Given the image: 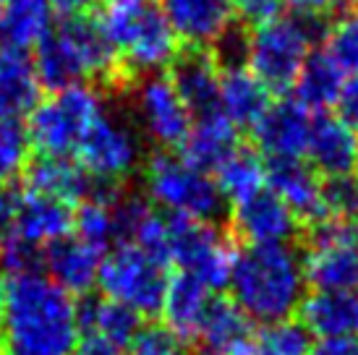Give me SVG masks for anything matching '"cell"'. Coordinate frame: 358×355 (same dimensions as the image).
<instances>
[{
  "mask_svg": "<svg viewBox=\"0 0 358 355\" xmlns=\"http://www.w3.org/2000/svg\"><path fill=\"white\" fill-rule=\"evenodd\" d=\"M73 298L42 275L10 277L0 326V355H73Z\"/></svg>",
  "mask_w": 358,
  "mask_h": 355,
  "instance_id": "cell-1",
  "label": "cell"
},
{
  "mask_svg": "<svg viewBox=\"0 0 358 355\" xmlns=\"http://www.w3.org/2000/svg\"><path fill=\"white\" fill-rule=\"evenodd\" d=\"M230 287V298L254 324L272 326L288 321L301 303V256L285 243L238 246Z\"/></svg>",
  "mask_w": 358,
  "mask_h": 355,
  "instance_id": "cell-2",
  "label": "cell"
},
{
  "mask_svg": "<svg viewBox=\"0 0 358 355\" xmlns=\"http://www.w3.org/2000/svg\"><path fill=\"white\" fill-rule=\"evenodd\" d=\"M34 71L42 87L60 89L110 79L118 68V52L108 42L97 19H63L34 48Z\"/></svg>",
  "mask_w": 358,
  "mask_h": 355,
  "instance_id": "cell-3",
  "label": "cell"
},
{
  "mask_svg": "<svg viewBox=\"0 0 358 355\" xmlns=\"http://www.w3.org/2000/svg\"><path fill=\"white\" fill-rule=\"evenodd\" d=\"M97 24L118 58L147 76L168 68L180 52L178 34L155 0H108Z\"/></svg>",
  "mask_w": 358,
  "mask_h": 355,
  "instance_id": "cell-4",
  "label": "cell"
},
{
  "mask_svg": "<svg viewBox=\"0 0 358 355\" xmlns=\"http://www.w3.org/2000/svg\"><path fill=\"white\" fill-rule=\"evenodd\" d=\"M329 16H282L249 34L246 68L262 81L269 94L285 97L296 87L301 68L317 40H324Z\"/></svg>",
  "mask_w": 358,
  "mask_h": 355,
  "instance_id": "cell-5",
  "label": "cell"
},
{
  "mask_svg": "<svg viewBox=\"0 0 358 355\" xmlns=\"http://www.w3.org/2000/svg\"><path fill=\"white\" fill-rule=\"evenodd\" d=\"M105 113L100 92L92 84H76L42 99L31 110L27 133L42 157H71Z\"/></svg>",
  "mask_w": 358,
  "mask_h": 355,
  "instance_id": "cell-6",
  "label": "cell"
},
{
  "mask_svg": "<svg viewBox=\"0 0 358 355\" xmlns=\"http://www.w3.org/2000/svg\"><path fill=\"white\" fill-rule=\"evenodd\" d=\"M144 180L150 201L168 209V215H183L209 225L225 217V198L215 178L186 165L170 152H159L147 162Z\"/></svg>",
  "mask_w": 358,
  "mask_h": 355,
  "instance_id": "cell-7",
  "label": "cell"
},
{
  "mask_svg": "<svg viewBox=\"0 0 358 355\" xmlns=\"http://www.w3.org/2000/svg\"><path fill=\"white\" fill-rule=\"evenodd\" d=\"M170 259L207 290H225L230 285V272L236 261L238 243L230 238L228 227L209 225L199 219L168 215Z\"/></svg>",
  "mask_w": 358,
  "mask_h": 355,
  "instance_id": "cell-8",
  "label": "cell"
},
{
  "mask_svg": "<svg viewBox=\"0 0 358 355\" xmlns=\"http://www.w3.org/2000/svg\"><path fill=\"white\" fill-rule=\"evenodd\" d=\"M168 282V269L131 243L110 248L97 272V285L102 287L105 298L118 300L141 316H155L162 311Z\"/></svg>",
  "mask_w": 358,
  "mask_h": 355,
  "instance_id": "cell-9",
  "label": "cell"
},
{
  "mask_svg": "<svg viewBox=\"0 0 358 355\" xmlns=\"http://www.w3.org/2000/svg\"><path fill=\"white\" fill-rule=\"evenodd\" d=\"M76 162L94 183L120 186L139 168L141 141L129 123L105 113L76 149Z\"/></svg>",
  "mask_w": 358,
  "mask_h": 355,
  "instance_id": "cell-10",
  "label": "cell"
},
{
  "mask_svg": "<svg viewBox=\"0 0 358 355\" xmlns=\"http://www.w3.org/2000/svg\"><path fill=\"white\" fill-rule=\"evenodd\" d=\"M134 110L147 136L168 149H180L191 131V113L180 102L168 76L152 73L134 87Z\"/></svg>",
  "mask_w": 358,
  "mask_h": 355,
  "instance_id": "cell-11",
  "label": "cell"
},
{
  "mask_svg": "<svg viewBox=\"0 0 358 355\" xmlns=\"http://www.w3.org/2000/svg\"><path fill=\"white\" fill-rule=\"evenodd\" d=\"M225 227L238 246H288V240L301 238L299 219L272 191H259L246 201L233 204Z\"/></svg>",
  "mask_w": 358,
  "mask_h": 355,
  "instance_id": "cell-12",
  "label": "cell"
},
{
  "mask_svg": "<svg viewBox=\"0 0 358 355\" xmlns=\"http://www.w3.org/2000/svg\"><path fill=\"white\" fill-rule=\"evenodd\" d=\"M311 113L296 99L282 97L272 102L257 126L251 129V149L259 157L269 159H301L306 154Z\"/></svg>",
  "mask_w": 358,
  "mask_h": 355,
  "instance_id": "cell-13",
  "label": "cell"
},
{
  "mask_svg": "<svg viewBox=\"0 0 358 355\" xmlns=\"http://www.w3.org/2000/svg\"><path fill=\"white\" fill-rule=\"evenodd\" d=\"M269 191L293 212L301 230L327 219L322 201V175L303 159H269L264 168Z\"/></svg>",
  "mask_w": 358,
  "mask_h": 355,
  "instance_id": "cell-14",
  "label": "cell"
},
{
  "mask_svg": "<svg viewBox=\"0 0 358 355\" xmlns=\"http://www.w3.org/2000/svg\"><path fill=\"white\" fill-rule=\"evenodd\" d=\"M220 63L209 48H183L170 63L168 79L191 118L220 113Z\"/></svg>",
  "mask_w": 358,
  "mask_h": 355,
  "instance_id": "cell-15",
  "label": "cell"
},
{
  "mask_svg": "<svg viewBox=\"0 0 358 355\" xmlns=\"http://www.w3.org/2000/svg\"><path fill=\"white\" fill-rule=\"evenodd\" d=\"M306 157L322 178L350 175L358 168V138L338 115L317 113L311 115Z\"/></svg>",
  "mask_w": 358,
  "mask_h": 355,
  "instance_id": "cell-16",
  "label": "cell"
},
{
  "mask_svg": "<svg viewBox=\"0 0 358 355\" xmlns=\"http://www.w3.org/2000/svg\"><path fill=\"white\" fill-rule=\"evenodd\" d=\"M293 319L319 340H356L358 337V290L311 293L301 298Z\"/></svg>",
  "mask_w": 358,
  "mask_h": 355,
  "instance_id": "cell-17",
  "label": "cell"
},
{
  "mask_svg": "<svg viewBox=\"0 0 358 355\" xmlns=\"http://www.w3.org/2000/svg\"><path fill=\"white\" fill-rule=\"evenodd\" d=\"M168 24L191 48H209L233 24L230 0H159Z\"/></svg>",
  "mask_w": 358,
  "mask_h": 355,
  "instance_id": "cell-18",
  "label": "cell"
},
{
  "mask_svg": "<svg viewBox=\"0 0 358 355\" xmlns=\"http://www.w3.org/2000/svg\"><path fill=\"white\" fill-rule=\"evenodd\" d=\"M102 256V251L87 246L76 236H66L45 248V269L50 272L52 282L69 296H87L97 282Z\"/></svg>",
  "mask_w": 358,
  "mask_h": 355,
  "instance_id": "cell-19",
  "label": "cell"
},
{
  "mask_svg": "<svg viewBox=\"0 0 358 355\" xmlns=\"http://www.w3.org/2000/svg\"><path fill=\"white\" fill-rule=\"evenodd\" d=\"M238 147L241 131L222 113H215V115H207V118L191 123V131L186 141L180 144L178 157L191 168L212 175Z\"/></svg>",
  "mask_w": 358,
  "mask_h": 355,
  "instance_id": "cell-20",
  "label": "cell"
},
{
  "mask_svg": "<svg viewBox=\"0 0 358 355\" xmlns=\"http://www.w3.org/2000/svg\"><path fill=\"white\" fill-rule=\"evenodd\" d=\"M209 298L212 296L207 287L186 272H176L170 277L165 300H162V316H165L162 324L173 329V335L186 347H196Z\"/></svg>",
  "mask_w": 358,
  "mask_h": 355,
  "instance_id": "cell-21",
  "label": "cell"
},
{
  "mask_svg": "<svg viewBox=\"0 0 358 355\" xmlns=\"http://www.w3.org/2000/svg\"><path fill=\"white\" fill-rule=\"evenodd\" d=\"M220 71V113L238 131L251 133V129L272 105V94L246 66Z\"/></svg>",
  "mask_w": 358,
  "mask_h": 355,
  "instance_id": "cell-22",
  "label": "cell"
},
{
  "mask_svg": "<svg viewBox=\"0 0 358 355\" xmlns=\"http://www.w3.org/2000/svg\"><path fill=\"white\" fill-rule=\"evenodd\" d=\"M13 227H16V236L24 240L37 246H50L73 230V209L58 198L27 191L24 196H19Z\"/></svg>",
  "mask_w": 358,
  "mask_h": 355,
  "instance_id": "cell-23",
  "label": "cell"
},
{
  "mask_svg": "<svg viewBox=\"0 0 358 355\" xmlns=\"http://www.w3.org/2000/svg\"><path fill=\"white\" fill-rule=\"evenodd\" d=\"M27 173V191L42 194V196L58 198L63 204H81L90 196H94L100 188L94 186L79 162L69 157H42L34 165H29Z\"/></svg>",
  "mask_w": 358,
  "mask_h": 355,
  "instance_id": "cell-24",
  "label": "cell"
},
{
  "mask_svg": "<svg viewBox=\"0 0 358 355\" xmlns=\"http://www.w3.org/2000/svg\"><path fill=\"white\" fill-rule=\"evenodd\" d=\"M42 102V84L27 52L0 50V120H21Z\"/></svg>",
  "mask_w": 358,
  "mask_h": 355,
  "instance_id": "cell-25",
  "label": "cell"
},
{
  "mask_svg": "<svg viewBox=\"0 0 358 355\" xmlns=\"http://www.w3.org/2000/svg\"><path fill=\"white\" fill-rule=\"evenodd\" d=\"M52 29L48 0H6L0 6V50L27 52L37 48Z\"/></svg>",
  "mask_w": 358,
  "mask_h": 355,
  "instance_id": "cell-26",
  "label": "cell"
},
{
  "mask_svg": "<svg viewBox=\"0 0 358 355\" xmlns=\"http://www.w3.org/2000/svg\"><path fill=\"white\" fill-rule=\"evenodd\" d=\"M343 84H345V73L338 68V63L324 52V48H314L303 63V68H301L296 87H293L296 102L314 115L327 113L338 102Z\"/></svg>",
  "mask_w": 358,
  "mask_h": 355,
  "instance_id": "cell-27",
  "label": "cell"
},
{
  "mask_svg": "<svg viewBox=\"0 0 358 355\" xmlns=\"http://www.w3.org/2000/svg\"><path fill=\"white\" fill-rule=\"evenodd\" d=\"M215 183H217L222 198L233 204H241L251 198L254 194L264 191V165L262 157L246 144H241L233 154H230L215 173Z\"/></svg>",
  "mask_w": 358,
  "mask_h": 355,
  "instance_id": "cell-28",
  "label": "cell"
},
{
  "mask_svg": "<svg viewBox=\"0 0 358 355\" xmlns=\"http://www.w3.org/2000/svg\"><path fill=\"white\" fill-rule=\"evenodd\" d=\"M115 194H118L115 188H100L94 196L81 201L79 209H73L76 238L102 254H108V246L115 243V217H113Z\"/></svg>",
  "mask_w": 358,
  "mask_h": 355,
  "instance_id": "cell-29",
  "label": "cell"
},
{
  "mask_svg": "<svg viewBox=\"0 0 358 355\" xmlns=\"http://www.w3.org/2000/svg\"><path fill=\"white\" fill-rule=\"evenodd\" d=\"M29 154L31 141L27 126H21V120H0V186L16 180L29 168Z\"/></svg>",
  "mask_w": 358,
  "mask_h": 355,
  "instance_id": "cell-30",
  "label": "cell"
},
{
  "mask_svg": "<svg viewBox=\"0 0 358 355\" xmlns=\"http://www.w3.org/2000/svg\"><path fill=\"white\" fill-rule=\"evenodd\" d=\"M324 52L338 63L343 73H358V21L353 16H340L329 24L324 37Z\"/></svg>",
  "mask_w": 358,
  "mask_h": 355,
  "instance_id": "cell-31",
  "label": "cell"
},
{
  "mask_svg": "<svg viewBox=\"0 0 358 355\" xmlns=\"http://www.w3.org/2000/svg\"><path fill=\"white\" fill-rule=\"evenodd\" d=\"M322 201L329 219L358 222V173L322 178Z\"/></svg>",
  "mask_w": 358,
  "mask_h": 355,
  "instance_id": "cell-32",
  "label": "cell"
},
{
  "mask_svg": "<svg viewBox=\"0 0 358 355\" xmlns=\"http://www.w3.org/2000/svg\"><path fill=\"white\" fill-rule=\"evenodd\" d=\"M0 269L10 277L42 275L45 251L37 243H29L19 236H8L0 240Z\"/></svg>",
  "mask_w": 358,
  "mask_h": 355,
  "instance_id": "cell-33",
  "label": "cell"
},
{
  "mask_svg": "<svg viewBox=\"0 0 358 355\" xmlns=\"http://www.w3.org/2000/svg\"><path fill=\"white\" fill-rule=\"evenodd\" d=\"M129 350V355H183L186 345L162 321H150V324H141Z\"/></svg>",
  "mask_w": 358,
  "mask_h": 355,
  "instance_id": "cell-34",
  "label": "cell"
},
{
  "mask_svg": "<svg viewBox=\"0 0 358 355\" xmlns=\"http://www.w3.org/2000/svg\"><path fill=\"white\" fill-rule=\"evenodd\" d=\"M230 6H233V19H238L243 29L257 31L282 19L285 0H230Z\"/></svg>",
  "mask_w": 358,
  "mask_h": 355,
  "instance_id": "cell-35",
  "label": "cell"
},
{
  "mask_svg": "<svg viewBox=\"0 0 358 355\" xmlns=\"http://www.w3.org/2000/svg\"><path fill=\"white\" fill-rule=\"evenodd\" d=\"M335 108H338V118L343 120L350 131H358V73L350 76V79H345Z\"/></svg>",
  "mask_w": 358,
  "mask_h": 355,
  "instance_id": "cell-36",
  "label": "cell"
},
{
  "mask_svg": "<svg viewBox=\"0 0 358 355\" xmlns=\"http://www.w3.org/2000/svg\"><path fill=\"white\" fill-rule=\"evenodd\" d=\"M16 207L19 196L8 186H0V240L10 236V227L16 222Z\"/></svg>",
  "mask_w": 358,
  "mask_h": 355,
  "instance_id": "cell-37",
  "label": "cell"
},
{
  "mask_svg": "<svg viewBox=\"0 0 358 355\" xmlns=\"http://www.w3.org/2000/svg\"><path fill=\"white\" fill-rule=\"evenodd\" d=\"M48 3L63 19H84L97 6V0H48Z\"/></svg>",
  "mask_w": 358,
  "mask_h": 355,
  "instance_id": "cell-38",
  "label": "cell"
},
{
  "mask_svg": "<svg viewBox=\"0 0 358 355\" xmlns=\"http://www.w3.org/2000/svg\"><path fill=\"white\" fill-rule=\"evenodd\" d=\"M311 355H358V340H319Z\"/></svg>",
  "mask_w": 358,
  "mask_h": 355,
  "instance_id": "cell-39",
  "label": "cell"
},
{
  "mask_svg": "<svg viewBox=\"0 0 358 355\" xmlns=\"http://www.w3.org/2000/svg\"><path fill=\"white\" fill-rule=\"evenodd\" d=\"M301 16H332L329 0H285Z\"/></svg>",
  "mask_w": 358,
  "mask_h": 355,
  "instance_id": "cell-40",
  "label": "cell"
},
{
  "mask_svg": "<svg viewBox=\"0 0 358 355\" xmlns=\"http://www.w3.org/2000/svg\"><path fill=\"white\" fill-rule=\"evenodd\" d=\"M73 355H120V350L100 337H84V342L73 350Z\"/></svg>",
  "mask_w": 358,
  "mask_h": 355,
  "instance_id": "cell-41",
  "label": "cell"
},
{
  "mask_svg": "<svg viewBox=\"0 0 358 355\" xmlns=\"http://www.w3.org/2000/svg\"><path fill=\"white\" fill-rule=\"evenodd\" d=\"M3 314H6V280L0 277V326H3Z\"/></svg>",
  "mask_w": 358,
  "mask_h": 355,
  "instance_id": "cell-42",
  "label": "cell"
},
{
  "mask_svg": "<svg viewBox=\"0 0 358 355\" xmlns=\"http://www.w3.org/2000/svg\"><path fill=\"white\" fill-rule=\"evenodd\" d=\"M356 0H329V6H332V13L335 10H343V8H348V6H353Z\"/></svg>",
  "mask_w": 358,
  "mask_h": 355,
  "instance_id": "cell-43",
  "label": "cell"
},
{
  "mask_svg": "<svg viewBox=\"0 0 358 355\" xmlns=\"http://www.w3.org/2000/svg\"><path fill=\"white\" fill-rule=\"evenodd\" d=\"M353 10H356V16H353V19L358 21V0H356V3H353Z\"/></svg>",
  "mask_w": 358,
  "mask_h": 355,
  "instance_id": "cell-44",
  "label": "cell"
},
{
  "mask_svg": "<svg viewBox=\"0 0 358 355\" xmlns=\"http://www.w3.org/2000/svg\"><path fill=\"white\" fill-rule=\"evenodd\" d=\"M3 3H6V0H0V6H3Z\"/></svg>",
  "mask_w": 358,
  "mask_h": 355,
  "instance_id": "cell-45",
  "label": "cell"
}]
</instances>
